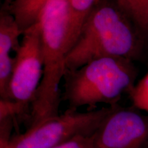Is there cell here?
Wrapping results in <instances>:
<instances>
[{
    "label": "cell",
    "mask_w": 148,
    "mask_h": 148,
    "mask_svg": "<svg viewBox=\"0 0 148 148\" xmlns=\"http://www.w3.org/2000/svg\"><path fill=\"white\" fill-rule=\"evenodd\" d=\"M148 43L116 0H99L66 57V70L103 57L143 58Z\"/></svg>",
    "instance_id": "6da1fadb"
},
{
    "label": "cell",
    "mask_w": 148,
    "mask_h": 148,
    "mask_svg": "<svg viewBox=\"0 0 148 148\" xmlns=\"http://www.w3.org/2000/svg\"><path fill=\"white\" fill-rule=\"evenodd\" d=\"M43 71L31 104L28 127L58 115L60 84L66 71V57L71 43L68 0L49 3L40 14Z\"/></svg>",
    "instance_id": "7a4b0ae2"
},
{
    "label": "cell",
    "mask_w": 148,
    "mask_h": 148,
    "mask_svg": "<svg viewBox=\"0 0 148 148\" xmlns=\"http://www.w3.org/2000/svg\"><path fill=\"white\" fill-rule=\"evenodd\" d=\"M137 69L134 61L120 57L95 59L77 69L66 70L64 76V99L69 110L93 108L99 103L110 106L135 86Z\"/></svg>",
    "instance_id": "3957f363"
},
{
    "label": "cell",
    "mask_w": 148,
    "mask_h": 148,
    "mask_svg": "<svg viewBox=\"0 0 148 148\" xmlns=\"http://www.w3.org/2000/svg\"><path fill=\"white\" fill-rule=\"evenodd\" d=\"M112 106L80 112L69 110L12 136L8 148H53L82 136H92Z\"/></svg>",
    "instance_id": "277c9868"
},
{
    "label": "cell",
    "mask_w": 148,
    "mask_h": 148,
    "mask_svg": "<svg viewBox=\"0 0 148 148\" xmlns=\"http://www.w3.org/2000/svg\"><path fill=\"white\" fill-rule=\"evenodd\" d=\"M15 53L8 100L19 104L27 114L39 86L43 71L39 22L23 32L20 46Z\"/></svg>",
    "instance_id": "5b68a950"
},
{
    "label": "cell",
    "mask_w": 148,
    "mask_h": 148,
    "mask_svg": "<svg viewBox=\"0 0 148 148\" xmlns=\"http://www.w3.org/2000/svg\"><path fill=\"white\" fill-rule=\"evenodd\" d=\"M94 148H148V115L131 109H112L93 134Z\"/></svg>",
    "instance_id": "8992f818"
},
{
    "label": "cell",
    "mask_w": 148,
    "mask_h": 148,
    "mask_svg": "<svg viewBox=\"0 0 148 148\" xmlns=\"http://www.w3.org/2000/svg\"><path fill=\"white\" fill-rule=\"evenodd\" d=\"M23 32L4 3L0 11V96L9 99V88L14 64L12 51L18 50Z\"/></svg>",
    "instance_id": "52a82bcc"
},
{
    "label": "cell",
    "mask_w": 148,
    "mask_h": 148,
    "mask_svg": "<svg viewBox=\"0 0 148 148\" xmlns=\"http://www.w3.org/2000/svg\"><path fill=\"white\" fill-rule=\"evenodd\" d=\"M59 0H6L5 4L24 32L38 23L42 11L49 3Z\"/></svg>",
    "instance_id": "ba28073f"
},
{
    "label": "cell",
    "mask_w": 148,
    "mask_h": 148,
    "mask_svg": "<svg viewBox=\"0 0 148 148\" xmlns=\"http://www.w3.org/2000/svg\"><path fill=\"white\" fill-rule=\"evenodd\" d=\"M148 43V0H116Z\"/></svg>",
    "instance_id": "9c48e42d"
},
{
    "label": "cell",
    "mask_w": 148,
    "mask_h": 148,
    "mask_svg": "<svg viewBox=\"0 0 148 148\" xmlns=\"http://www.w3.org/2000/svg\"><path fill=\"white\" fill-rule=\"evenodd\" d=\"M98 1L99 0H68L71 47L79 36L85 20Z\"/></svg>",
    "instance_id": "30bf717a"
},
{
    "label": "cell",
    "mask_w": 148,
    "mask_h": 148,
    "mask_svg": "<svg viewBox=\"0 0 148 148\" xmlns=\"http://www.w3.org/2000/svg\"><path fill=\"white\" fill-rule=\"evenodd\" d=\"M130 94L134 106L148 113V71L135 84Z\"/></svg>",
    "instance_id": "8fae6325"
},
{
    "label": "cell",
    "mask_w": 148,
    "mask_h": 148,
    "mask_svg": "<svg viewBox=\"0 0 148 148\" xmlns=\"http://www.w3.org/2000/svg\"><path fill=\"white\" fill-rule=\"evenodd\" d=\"M14 121V118L11 116L0 119V148H8Z\"/></svg>",
    "instance_id": "7c38bea8"
},
{
    "label": "cell",
    "mask_w": 148,
    "mask_h": 148,
    "mask_svg": "<svg viewBox=\"0 0 148 148\" xmlns=\"http://www.w3.org/2000/svg\"><path fill=\"white\" fill-rule=\"evenodd\" d=\"M53 148H94L93 135L78 136Z\"/></svg>",
    "instance_id": "4fadbf2b"
}]
</instances>
